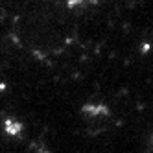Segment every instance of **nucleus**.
Listing matches in <instances>:
<instances>
[{"label":"nucleus","mask_w":153,"mask_h":153,"mask_svg":"<svg viewBox=\"0 0 153 153\" xmlns=\"http://www.w3.org/2000/svg\"><path fill=\"white\" fill-rule=\"evenodd\" d=\"M2 131L9 138H19L24 133V124L20 122L19 118H6L2 122Z\"/></svg>","instance_id":"obj_1"},{"label":"nucleus","mask_w":153,"mask_h":153,"mask_svg":"<svg viewBox=\"0 0 153 153\" xmlns=\"http://www.w3.org/2000/svg\"><path fill=\"white\" fill-rule=\"evenodd\" d=\"M81 111L89 118H102V116L109 114V109L105 105H102V103H87V105H83Z\"/></svg>","instance_id":"obj_2"},{"label":"nucleus","mask_w":153,"mask_h":153,"mask_svg":"<svg viewBox=\"0 0 153 153\" xmlns=\"http://www.w3.org/2000/svg\"><path fill=\"white\" fill-rule=\"evenodd\" d=\"M102 0H67V7L68 9H81L87 6H96Z\"/></svg>","instance_id":"obj_3"}]
</instances>
